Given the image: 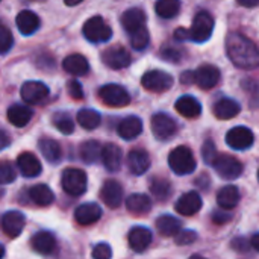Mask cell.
<instances>
[{
  "mask_svg": "<svg viewBox=\"0 0 259 259\" xmlns=\"http://www.w3.org/2000/svg\"><path fill=\"white\" fill-rule=\"evenodd\" d=\"M226 52L232 64L238 68L252 70L259 67V49L243 33L232 32L226 38Z\"/></svg>",
  "mask_w": 259,
  "mask_h": 259,
  "instance_id": "cell-1",
  "label": "cell"
},
{
  "mask_svg": "<svg viewBox=\"0 0 259 259\" xmlns=\"http://www.w3.org/2000/svg\"><path fill=\"white\" fill-rule=\"evenodd\" d=\"M168 165L176 175L185 176L196 170L197 162H196V158H194L191 149H188L187 146H179L170 152Z\"/></svg>",
  "mask_w": 259,
  "mask_h": 259,
  "instance_id": "cell-2",
  "label": "cell"
},
{
  "mask_svg": "<svg viewBox=\"0 0 259 259\" xmlns=\"http://www.w3.org/2000/svg\"><path fill=\"white\" fill-rule=\"evenodd\" d=\"M62 188L68 196H80L87 191L88 178L80 168H65L61 179Z\"/></svg>",
  "mask_w": 259,
  "mask_h": 259,
  "instance_id": "cell-3",
  "label": "cell"
},
{
  "mask_svg": "<svg viewBox=\"0 0 259 259\" xmlns=\"http://www.w3.org/2000/svg\"><path fill=\"white\" fill-rule=\"evenodd\" d=\"M214 30V18L209 12L200 11L191 24L190 29V39L194 42H205L211 38Z\"/></svg>",
  "mask_w": 259,
  "mask_h": 259,
  "instance_id": "cell-4",
  "label": "cell"
},
{
  "mask_svg": "<svg viewBox=\"0 0 259 259\" xmlns=\"http://www.w3.org/2000/svg\"><path fill=\"white\" fill-rule=\"evenodd\" d=\"M99 97L105 105L112 106V108H123L131 103L129 93L121 85H117V83L103 85L99 90Z\"/></svg>",
  "mask_w": 259,
  "mask_h": 259,
  "instance_id": "cell-5",
  "label": "cell"
},
{
  "mask_svg": "<svg viewBox=\"0 0 259 259\" xmlns=\"http://www.w3.org/2000/svg\"><path fill=\"white\" fill-rule=\"evenodd\" d=\"M212 167L219 173L220 178L228 179V181H234V179L240 178L243 173V168H244L241 161H238L237 158H234L231 155H219L215 158V161L212 162Z\"/></svg>",
  "mask_w": 259,
  "mask_h": 259,
  "instance_id": "cell-6",
  "label": "cell"
},
{
  "mask_svg": "<svg viewBox=\"0 0 259 259\" xmlns=\"http://www.w3.org/2000/svg\"><path fill=\"white\" fill-rule=\"evenodd\" d=\"M83 35L88 41L91 42H106L111 39L112 36V30L111 27L105 23V20L102 17H93L90 18L85 26H83Z\"/></svg>",
  "mask_w": 259,
  "mask_h": 259,
  "instance_id": "cell-7",
  "label": "cell"
},
{
  "mask_svg": "<svg viewBox=\"0 0 259 259\" xmlns=\"http://www.w3.org/2000/svg\"><path fill=\"white\" fill-rule=\"evenodd\" d=\"M143 87L152 93H165L173 87V77L161 70L147 71L141 79Z\"/></svg>",
  "mask_w": 259,
  "mask_h": 259,
  "instance_id": "cell-8",
  "label": "cell"
},
{
  "mask_svg": "<svg viewBox=\"0 0 259 259\" xmlns=\"http://www.w3.org/2000/svg\"><path fill=\"white\" fill-rule=\"evenodd\" d=\"M150 126H152V132L153 135L161 140V141H167L170 140L176 132H178V124L176 121L164 114V112H159V114H155L152 117V121H150Z\"/></svg>",
  "mask_w": 259,
  "mask_h": 259,
  "instance_id": "cell-9",
  "label": "cell"
},
{
  "mask_svg": "<svg viewBox=\"0 0 259 259\" xmlns=\"http://www.w3.org/2000/svg\"><path fill=\"white\" fill-rule=\"evenodd\" d=\"M253 141H255L253 132L246 126H237L231 129L226 135L228 146L235 150H247L253 146Z\"/></svg>",
  "mask_w": 259,
  "mask_h": 259,
  "instance_id": "cell-10",
  "label": "cell"
},
{
  "mask_svg": "<svg viewBox=\"0 0 259 259\" xmlns=\"http://www.w3.org/2000/svg\"><path fill=\"white\" fill-rule=\"evenodd\" d=\"M102 59H103L105 65H108L109 68H114V70L126 68L131 65V61H132L131 53L121 46H114V47L106 49L102 55Z\"/></svg>",
  "mask_w": 259,
  "mask_h": 259,
  "instance_id": "cell-11",
  "label": "cell"
},
{
  "mask_svg": "<svg viewBox=\"0 0 259 259\" xmlns=\"http://www.w3.org/2000/svg\"><path fill=\"white\" fill-rule=\"evenodd\" d=\"M220 70L215 65L203 64L194 71V83H197L202 90H211L220 82Z\"/></svg>",
  "mask_w": 259,
  "mask_h": 259,
  "instance_id": "cell-12",
  "label": "cell"
},
{
  "mask_svg": "<svg viewBox=\"0 0 259 259\" xmlns=\"http://www.w3.org/2000/svg\"><path fill=\"white\" fill-rule=\"evenodd\" d=\"M21 99L29 105H38L49 96V88L42 82L29 80L21 87Z\"/></svg>",
  "mask_w": 259,
  "mask_h": 259,
  "instance_id": "cell-13",
  "label": "cell"
},
{
  "mask_svg": "<svg viewBox=\"0 0 259 259\" xmlns=\"http://www.w3.org/2000/svg\"><path fill=\"white\" fill-rule=\"evenodd\" d=\"M100 197L103 200V203L112 209L118 208L123 202V187L120 182L109 179L103 184L102 190H100Z\"/></svg>",
  "mask_w": 259,
  "mask_h": 259,
  "instance_id": "cell-14",
  "label": "cell"
},
{
  "mask_svg": "<svg viewBox=\"0 0 259 259\" xmlns=\"http://www.w3.org/2000/svg\"><path fill=\"white\" fill-rule=\"evenodd\" d=\"M202 205H203V202H202L199 193H196V191H188V193H185V194H182V196L179 197V200H178L176 205H175V209H176L179 214L190 217V215L197 214V212L200 211Z\"/></svg>",
  "mask_w": 259,
  "mask_h": 259,
  "instance_id": "cell-15",
  "label": "cell"
},
{
  "mask_svg": "<svg viewBox=\"0 0 259 259\" xmlns=\"http://www.w3.org/2000/svg\"><path fill=\"white\" fill-rule=\"evenodd\" d=\"M23 228H24V215L20 211H8L2 217V229L11 238H17L21 234Z\"/></svg>",
  "mask_w": 259,
  "mask_h": 259,
  "instance_id": "cell-16",
  "label": "cell"
},
{
  "mask_svg": "<svg viewBox=\"0 0 259 259\" xmlns=\"http://www.w3.org/2000/svg\"><path fill=\"white\" fill-rule=\"evenodd\" d=\"M100 217H102V209L97 203H83L77 206L74 211V220L80 226H90L99 222Z\"/></svg>",
  "mask_w": 259,
  "mask_h": 259,
  "instance_id": "cell-17",
  "label": "cell"
},
{
  "mask_svg": "<svg viewBox=\"0 0 259 259\" xmlns=\"http://www.w3.org/2000/svg\"><path fill=\"white\" fill-rule=\"evenodd\" d=\"M153 237H152V232L147 229V228H143V226H137L134 228L131 232H129V237H127V241H129V246L134 252L137 253H141L144 252L150 243H152Z\"/></svg>",
  "mask_w": 259,
  "mask_h": 259,
  "instance_id": "cell-18",
  "label": "cell"
},
{
  "mask_svg": "<svg viewBox=\"0 0 259 259\" xmlns=\"http://www.w3.org/2000/svg\"><path fill=\"white\" fill-rule=\"evenodd\" d=\"M127 167L132 175L141 176L144 175L150 167V156L143 149H135L127 155Z\"/></svg>",
  "mask_w": 259,
  "mask_h": 259,
  "instance_id": "cell-19",
  "label": "cell"
},
{
  "mask_svg": "<svg viewBox=\"0 0 259 259\" xmlns=\"http://www.w3.org/2000/svg\"><path fill=\"white\" fill-rule=\"evenodd\" d=\"M17 167L24 178H36V176H39V173L42 170L39 159L30 152H24L18 156Z\"/></svg>",
  "mask_w": 259,
  "mask_h": 259,
  "instance_id": "cell-20",
  "label": "cell"
},
{
  "mask_svg": "<svg viewBox=\"0 0 259 259\" xmlns=\"http://www.w3.org/2000/svg\"><path fill=\"white\" fill-rule=\"evenodd\" d=\"M144 23H146V14L140 8H131L121 15V24L124 30L129 32V35L146 27Z\"/></svg>",
  "mask_w": 259,
  "mask_h": 259,
  "instance_id": "cell-21",
  "label": "cell"
},
{
  "mask_svg": "<svg viewBox=\"0 0 259 259\" xmlns=\"http://www.w3.org/2000/svg\"><path fill=\"white\" fill-rule=\"evenodd\" d=\"M121 159H123V152L117 144H106L102 147V161L106 170L109 171H117L121 167Z\"/></svg>",
  "mask_w": 259,
  "mask_h": 259,
  "instance_id": "cell-22",
  "label": "cell"
},
{
  "mask_svg": "<svg viewBox=\"0 0 259 259\" xmlns=\"http://www.w3.org/2000/svg\"><path fill=\"white\" fill-rule=\"evenodd\" d=\"M126 208L135 217L146 215L152 209V199L146 194H131L126 199Z\"/></svg>",
  "mask_w": 259,
  "mask_h": 259,
  "instance_id": "cell-23",
  "label": "cell"
},
{
  "mask_svg": "<svg viewBox=\"0 0 259 259\" xmlns=\"http://www.w3.org/2000/svg\"><path fill=\"white\" fill-rule=\"evenodd\" d=\"M175 108L185 118H197L202 114V105L193 96H182L178 99Z\"/></svg>",
  "mask_w": 259,
  "mask_h": 259,
  "instance_id": "cell-24",
  "label": "cell"
},
{
  "mask_svg": "<svg viewBox=\"0 0 259 259\" xmlns=\"http://www.w3.org/2000/svg\"><path fill=\"white\" fill-rule=\"evenodd\" d=\"M117 132L126 141L135 140L143 132V121L138 117H134V115L132 117H126L124 120L120 121Z\"/></svg>",
  "mask_w": 259,
  "mask_h": 259,
  "instance_id": "cell-25",
  "label": "cell"
},
{
  "mask_svg": "<svg viewBox=\"0 0 259 259\" xmlns=\"http://www.w3.org/2000/svg\"><path fill=\"white\" fill-rule=\"evenodd\" d=\"M241 108L238 105V102L232 100V99H220L215 105H214V115L219 120H231L234 117H237L240 114Z\"/></svg>",
  "mask_w": 259,
  "mask_h": 259,
  "instance_id": "cell-26",
  "label": "cell"
},
{
  "mask_svg": "<svg viewBox=\"0 0 259 259\" xmlns=\"http://www.w3.org/2000/svg\"><path fill=\"white\" fill-rule=\"evenodd\" d=\"M32 249L39 255H49L56 247V240L50 232H38L30 240Z\"/></svg>",
  "mask_w": 259,
  "mask_h": 259,
  "instance_id": "cell-27",
  "label": "cell"
},
{
  "mask_svg": "<svg viewBox=\"0 0 259 259\" xmlns=\"http://www.w3.org/2000/svg\"><path fill=\"white\" fill-rule=\"evenodd\" d=\"M64 70L73 76H85L90 71V64L85 56L74 53L64 59Z\"/></svg>",
  "mask_w": 259,
  "mask_h": 259,
  "instance_id": "cell-28",
  "label": "cell"
},
{
  "mask_svg": "<svg viewBox=\"0 0 259 259\" xmlns=\"http://www.w3.org/2000/svg\"><path fill=\"white\" fill-rule=\"evenodd\" d=\"M38 147H39V152L42 153V156L52 164H58L59 159L62 158V147L56 140L41 138L38 143Z\"/></svg>",
  "mask_w": 259,
  "mask_h": 259,
  "instance_id": "cell-29",
  "label": "cell"
},
{
  "mask_svg": "<svg viewBox=\"0 0 259 259\" xmlns=\"http://www.w3.org/2000/svg\"><path fill=\"white\" fill-rule=\"evenodd\" d=\"M17 27L23 35H32L39 27V18L32 11H21L17 15Z\"/></svg>",
  "mask_w": 259,
  "mask_h": 259,
  "instance_id": "cell-30",
  "label": "cell"
},
{
  "mask_svg": "<svg viewBox=\"0 0 259 259\" xmlns=\"http://www.w3.org/2000/svg\"><path fill=\"white\" fill-rule=\"evenodd\" d=\"M217 203L223 209H234L240 203V190L235 185L223 187L217 194Z\"/></svg>",
  "mask_w": 259,
  "mask_h": 259,
  "instance_id": "cell-31",
  "label": "cell"
},
{
  "mask_svg": "<svg viewBox=\"0 0 259 259\" xmlns=\"http://www.w3.org/2000/svg\"><path fill=\"white\" fill-rule=\"evenodd\" d=\"M32 118V109L24 105H12L8 109V120L15 127H24Z\"/></svg>",
  "mask_w": 259,
  "mask_h": 259,
  "instance_id": "cell-32",
  "label": "cell"
},
{
  "mask_svg": "<svg viewBox=\"0 0 259 259\" xmlns=\"http://www.w3.org/2000/svg\"><path fill=\"white\" fill-rule=\"evenodd\" d=\"M29 197H30V200L36 206H49L55 200L53 191L47 185H44V184H38V185L32 187L29 190Z\"/></svg>",
  "mask_w": 259,
  "mask_h": 259,
  "instance_id": "cell-33",
  "label": "cell"
},
{
  "mask_svg": "<svg viewBox=\"0 0 259 259\" xmlns=\"http://www.w3.org/2000/svg\"><path fill=\"white\" fill-rule=\"evenodd\" d=\"M79 155H80V159L83 162H87V164H96L102 158V146H100V143H97L94 140L85 141V143L80 144Z\"/></svg>",
  "mask_w": 259,
  "mask_h": 259,
  "instance_id": "cell-34",
  "label": "cell"
},
{
  "mask_svg": "<svg viewBox=\"0 0 259 259\" xmlns=\"http://www.w3.org/2000/svg\"><path fill=\"white\" fill-rule=\"evenodd\" d=\"M156 229L162 237H176L181 232V222L171 215H161L156 220Z\"/></svg>",
  "mask_w": 259,
  "mask_h": 259,
  "instance_id": "cell-35",
  "label": "cell"
},
{
  "mask_svg": "<svg viewBox=\"0 0 259 259\" xmlns=\"http://www.w3.org/2000/svg\"><path fill=\"white\" fill-rule=\"evenodd\" d=\"M155 9H156V14L161 18L170 20V18H175L179 14L181 2L179 0H158L156 5H155Z\"/></svg>",
  "mask_w": 259,
  "mask_h": 259,
  "instance_id": "cell-36",
  "label": "cell"
},
{
  "mask_svg": "<svg viewBox=\"0 0 259 259\" xmlns=\"http://www.w3.org/2000/svg\"><path fill=\"white\" fill-rule=\"evenodd\" d=\"M100 121H102L100 114L94 109H80L77 112V123L87 131H93L99 127Z\"/></svg>",
  "mask_w": 259,
  "mask_h": 259,
  "instance_id": "cell-37",
  "label": "cell"
},
{
  "mask_svg": "<svg viewBox=\"0 0 259 259\" xmlns=\"http://www.w3.org/2000/svg\"><path fill=\"white\" fill-rule=\"evenodd\" d=\"M150 191L155 196V199L165 200V199H168V196L171 193V185H170V182L167 179L156 178V179H153L150 182Z\"/></svg>",
  "mask_w": 259,
  "mask_h": 259,
  "instance_id": "cell-38",
  "label": "cell"
},
{
  "mask_svg": "<svg viewBox=\"0 0 259 259\" xmlns=\"http://www.w3.org/2000/svg\"><path fill=\"white\" fill-rule=\"evenodd\" d=\"M53 124L64 135H70L74 131V123H73L71 117L65 112H56L53 115Z\"/></svg>",
  "mask_w": 259,
  "mask_h": 259,
  "instance_id": "cell-39",
  "label": "cell"
},
{
  "mask_svg": "<svg viewBox=\"0 0 259 259\" xmlns=\"http://www.w3.org/2000/svg\"><path fill=\"white\" fill-rule=\"evenodd\" d=\"M150 36H149V30L147 27H143L134 33H131V44L135 50H144L149 46Z\"/></svg>",
  "mask_w": 259,
  "mask_h": 259,
  "instance_id": "cell-40",
  "label": "cell"
},
{
  "mask_svg": "<svg viewBox=\"0 0 259 259\" xmlns=\"http://www.w3.org/2000/svg\"><path fill=\"white\" fill-rule=\"evenodd\" d=\"M15 181V168L8 161H0V185H6Z\"/></svg>",
  "mask_w": 259,
  "mask_h": 259,
  "instance_id": "cell-41",
  "label": "cell"
},
{
  "mask_svg": "<svg viewBox=\"0 0 259 259\" xmlns=\"http://www.w3.org/2000/svg\"><path fill=\"white\" fill-rule=\"evenodd\" d=\"M12 42H14V38H12L11 30L6 26L0 24V53L9 52V49L12 47Z\"/></svg>",
  "mask_w": 259,
  "mask_h": 259,
  "instance_id": "cell-42",
  "label": "cell"
},
{
  "mask_svg": "<svg viewBox=\"0 0 259 259\" xmlns=\"http://www.w3.org/2000/svg\"><path fill=\"white\" fill-rule=\"evenodd\" d=\"M202 156H203V161L209 165H212V162L215 161V158L219 156L217 153V149H215V144L211 141V140H206L203 147H202Z\"/></svg>",
  "mask_w": 259,
  "mask_h": 259,
  "instance_id": "cell-43",
  "label": "cell"
},
{
  "mask_svg": "<svg viewBox=\"0 0 259 259\" xmlns=\"http://www.w3.org/2000/svg\"><path fill=\"white\" fill-rule=\"evenodd\" d=\"M161 56L165 59V61H170V62H179L182 59V52L176 47H171V46H165L162 47L161 50Z\"/></svg>",
  "mask_w": 259,
  "mask_h": 259,
  "instance_id": "cell-44",
  "label": "cell"
},
{
  "mask_svg": "<svg viewBox=\"0 0 259 259\" xmlns=\"http://www.w3.org/2000/svg\"><path fill=\"white\" fill-rule=\"evenodd\" d=\"M112 258V249L106 243H100L93 249V259H111Z\"/></svg>",
  "mask_w": 259,
  "mask_h": 259,
  "instance_id": "cell-45",
  "label": "cell"
},
{
  "mask_svg": "<svg viewBox=\"0 0 259 259\" xmlns=\"http://www.w3.org/2000/svg\"><path fill=\"white\" fill-rule=\"evenodd\" d=\"M196 240H197V234L194 231H182L176 235V244H179V246L191 244Z\"/></svg>",
  "mask_w": 259,
  "mask_h": 259,
  "instance_id": "cell-46",
  "label": "cell"
},
{
  "mask_svg": "<svg viewBox=\"0 0 259 259\" xmlns=\"http://www.w3.org/2000/svg\"><path fill=\"white\" fill-rule=\"evenodd\" d=\"M67 90H68L70 97H73L74 100L83 99V90H82V87H80V83L77 80H70L67 83Z\"/></svg>",
  "mask_w": 259,
  "mask_h": 259,
  "instance_id": "cell-47",
  "label": "cell"
},
{
  "mask_svg": "<svg viewBox=\"0 0 259 259\" xmlns=\"http://www.w3.org/2000/svg\"><path fill=\"white\" fill-rule=\"evenodd\" d=\"M229 220H231V214H226L225 211H219V212H215L212 215V222L217 223V225H223V223H226Z\"/></svg>",
  "mask_w": 259,
  "mask_h": 259,
  "instance_id": "cell-48",
  "label": "cell"
},
{
  "mask_svg": "<svg viewBox=\"0 0 259 259\" xmlns=\"http://www.w3.org/2000/svg\"><path fill=\"white\" fill-rule=\"evenodd\" d=\"M175 38L178 41H187V39H190V30L184 29V27H179V29L175 30Z\"/></svg>",
  "mask_w": 259,
  "mask_h": 259,
  "instance_id": "cell-49",
  "label": "cell"
},
{
  "mask_svg": "<svg viewBox=\"0 0 259 259\" xmlns=\"http://www.w3.org/2000/svg\"><path fill=\"white\" fill-rule=\"evenodd\" d=\"M181 82L184 85H193L194 83V71H184L181 76Z\"/></svg>",
  "mask_w": 259,
  "mask_h": 259,
  "instance_id": "cell-50",
  "label": "cell"
},
{
  "mask_svg": "<svg viewBox=\"0 0 259 259\" xmlns=\"http://www.w3.org/2000/svg\"><path fill=\"white\" fill-rule=\"evenodd\" d=\"M11 144V138L5 131H0V150L6 149Z\"/></svg>",
  "mask_w": 259,
  "mask_h": 259,
  "instance_id": "cell-51",
  "label": "cell"
},
{
  "mask_svg": "<svg viewBox=\"0 0 259 259\" xmlns=\"http://www.w3.org/2000/svg\"><path fill=\"white\" fill-rule=\"evenodd\" d=\"M244 8H255L259 5V0H237Z\"/></svg>",
  "mask_w": 259,
  "mask_h": 259,
  "instance_id": "cell-52",
  "label": "cell"
},
{
  "mask_svg": "<svg viewBox=\"0 0 259 259\" xmlns=\"http://www.w3.org/2000/svg\"><path fill=\"white\" fill-rule=\"evenodd\" d=\"M252 247H253L256 252H259V234L253 235V238H252Z\"/></svg>",
  "mask_w": 259,
  "mask_h": 259,
  "instance_id": "cell-53",
  "label": "cell"
},
{
  "mask_svg": "<svg viewBox=\"0 0 259 259\" xmlns=\"http://www.w3.org/2000/svg\"><path fill=\"white\" fill-rule=\"evenodd\" d=\"M80 2H83V0H65V3H67L68 6H74V5H79Z\"/></svg>",
  "mask_w": 259,
  "mask_h": 259,
  "instance_id": "cell-54",
  "label": "cell"
},
{
  "mask_svg": "<svg viewBox=\"0 0 259 259\" xmlns=\"http://www.w3.org/2000/svg\"><path fill=\"white\" fill-rule=\"evenodd\" d=\"M3 256H5V247H3V246L0 244V259L3 258Z\"/></svg>",
  "mask_w": 259,
  "mask_h": 259,
  "instance_id": "cell-55",
  "label": "cell"
},
{
  "mask_svg": "<svg viewBox=\"0 0 259 259\" xmlns=\"http://www.w3.org/2000/svg\"><path fill=\"white\" fill-rule=\"evenodd\" d=\"M190 259H205L203 256H199V255H193Z\"/></svg>",
  "mask_w": 259,
  "mask_h": 259,
  "instance_id": "cell-56",
  "label": "cell"
},
{
  "mask_svg": "<svg viewBox=\"0 0 259 259\" xmlns=\"http://www.w3.org/2000/svg\"><path fill=\"white\" fill-rule=\"evenodd\" d=\"M258 181H259V170H258Z\"/></svg>",
  "mask_w": 259,
  "mask_h": 259,
  "instance_id": "cell-57",
  "label": "cell"
}]
</instances>
